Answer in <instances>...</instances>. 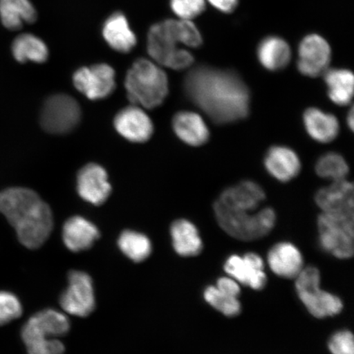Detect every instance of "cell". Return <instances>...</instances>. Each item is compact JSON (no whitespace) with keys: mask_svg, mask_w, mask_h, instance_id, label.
I'll list each match as a JSON object with an SVG mask.
<instances>
[{"mask_svg":"<svg viewBox=\"0 0 354 354\" xmlns=\"http://www.w3.org/2000/svg\"><path fill=\"white\" fill-rule=\"evenodd\" d=\"M184 88L188 98L216 124L241 121L250 113L249 88L232 71L197 66L185 77Z\"/></svg>","mask_w":354,"mask_h":354,"instance_id":"obj_1","label":"cell"},{"mask_svg":"<svg viewBox=\"0 0 354 354\" xmlns=\"http://www.w3.org/2000/svg\"><path fill=\"white\" fill-rule=\"evenodd\" d=\"M0 212L15 229L21 245L38 249L50 236L54 220L50 206L34 190L12 187L0 193Z\"/></svg>","mask_w":354,"mask_h":354,"instance_id":"obj_2","label":"cell"},{"mask_svg":"<svg viewBox=\"0 0 354 354\" xmlns=\"http://www.w3.org/2000/svg\"><path fill=\"white\" fill-rule=\"evenodd\" d=\"M180 44L192 48L201 46V35L192 20L168 19L153 25L149 30L148 54L159 66L183 70L193 64V55L179 48Z\"/></svg>","mask_w":354,"mask_h":354,"instance_id":"obj_3","label":"cell"},{"mask_svg":"<svg viewBox=\"0 0 354 354\" xmlns=\"http://www.w3.org/2000/svg\"><path fill=\"white\" fill-rule=\"evenodd\" d=\"M128 99L134 105L152 109L163 103L168 95V78L153 60L137 59L125 79Z\"/></svg>","mask_w":354,"mask_h":354,"instance_id":"obj_4","label":"cell"},{"mask_svg":"<svg viewBox=\"0 0 354 354\" xmlns=\"http://www.w3.org/2000/svg\"><path fill=\"white\" fill-rule=\"evenodd\" d=\"M214 212L220 227L230 236L243 241L263 238L276 224V212L271 207L263 209L233 207L214 203Z\"/></svg>","mask_w":354,"mask_h":354,"instance_id":"obj_5","label":"cell"},{"mask_svg":"<svg viewBox=\"0 0 354 354\" xmlns=\"http://www.w3.org/2000/svg\"><path fill=\"white\" fill-rule=\"evenodd\" d=\"M70 330L68 318L54 309L35 314L21 330V338L29 354H64L65 347L57 337Z\"/></svg>","mask_w":354,"mask_h":354,"instance_id":"obj_6","label":"cell"},{"mask_svg":"<svg viewBox=\"0 0 354 354\" xmlns=\"http://www.w3.org/2000/svg\"><path fill=\"white\" fill-rule=\"evenodd\" d=\"M320 272L316 268L302 270L296 277V290L308 312L317 318L335 316L342 312V299L319 287Z\"/></svg>","mask_w":354,"mask_h":354,"instance_id":"obj_7","label":"cell"},{"mask_svg":"<svg viewBox=\"0 0 354 354\" xmlns=\"http://www.w3.org/2000/svg\"><path fill=\"white\" fill-rule=\"evenodd\" d=\"M317 225L323 250L340 259L351 258L354 250V216L322 212Z\"/></svg>","mask_w":354,"mask_h":354,"instance_id":"obj_8","label":"cell"},{"mask_svg":"<svg viewBox=\"0 0 354 354\" xmlns=\"http://www.w3.org/2000/svg\"><path fill=\"white\" fill-rule=\"evenodd\" d=\"M82 111L77 101L68 95H55L43 105L41 124L51 134L64 135L73 131L81 120Z\"/></svg>","mask_w":354,"mask_h":354,"instance_id":"obj_9","label":"cell"},{"mask_svg":"<svg viewBox=\"0 0 354 354\" xmlns=\"http://www.w3.org/2000/svg\"><path fill=\"white\" fill-rule=\"evenodd\" d=\"M68 286L60 297V305L66 313L86 317L94 311L95 299L90 276L86 272L73 271L68 275Z\"/></svg>","mask_w":354,"mask_h":354,"instance_id":"obj_10","label":"cell"},{"mask_svg":"<svg viewBox=\"0 0 354 354\" xmlns=\"http://www.w3.org/2000/svg\"><path fill=\"white\" fill-rule=\"evenodd\" d=\"M73 84L88 100L105 99L116 87L115 71L106 64L83 66L74 73Z\"/></svg>","mask_w":354,"mask_h":354,"instance_id":"obj_11","label":"cell"},{"mask_svg":"<svg viewBox=\"0 0 354 354\" xmlns=\"http://www.w3.org/2000/svg\"><path fill=\"white\" fill-rule=\"evenodd\" d=\"M330 55V46L324 39L317 35H308L299 48V73L309 77L321 76L328 68Z\"/></svg>","mask_w":354,"mask_h":354,"instance_id":"obj_12","label":"cell"},{"mask_svg":"<svg viewBox=\"0 0 354 354\" xmlns=\"http://www.w3.org/2000/svg\"><path fill=\"white\" fill-rule=\"evenodd\" d=\"M224 268L234 281L251 289L262 290L267 283L263 261L258 254L249 253L243 257H229Z\"/></svg>","mask_w":354,"mask_h":354,"instance_id":"obj_13","label":"cell"},{"mask_svg":"<svg viewBox=\"0 0 354 354\" xmlns=\"http://www.w3.org/2000/svg\"><path fill=\"white\" fill-rule=\"evenodd\" d=\"M114 127L124 138L135 143L145 142L153 132L151 119L142 108L134 104L119 111Z\"/></svg>","mask_w":354,"mask_h":354,"instance_id":"obj_14","label":"cell"},{"mask_svg":"<svg viewBox=\"0 0 354 354\" xmlns=\"http://www.w3.org/2000/svg\"><path fill=\"white\" fill-rule=\"evenodd\" d=\"M77 184L80 196L91 205H103L110 196L107 171L96 163H88L80 170Z\"/></svg>","mask_w":354,"mask_h":354,"instance_id":"obj_15","label":"cell"},{"mask_svg":"<svg viewBox=\"0 0 354 354\" xmlns=\"http://www.w3.org/2000/svg\"><path fill=\"white\" fill-rule=\"evenodd\" d=\"M353 197V185L345 179L318 190L315 201L324 214L354 216Z\"/></svg>","mask_w":354,"mask_h":354,"instance_id":"obj_16","label":"cell"},{"mask_svg":"<svg viewBox=\"0 0 354 354\" xmlns=\"http://www.w3.org/2000/svg\"><path fill=\"white\" fill-rule=\"evenodd\" d=\"M241 294L239 283L232 277H221L216 286H211L205 290V299L212 308L227 317L237 316L241 313V305L238 297Z\"/></svg>","mask_w":354,"mask_h":354,"instance_id":"obj_17","label":"cell"},{"mask_svg":"<svg viewBox=\"0 0 354 354\" xmlns=\"http://www.w3.org/2000/svg\"><path fill=\"white\" fill-rule=\"evenodd\" d=\"M264 166L270 175L281 183L295 178L301 171L297 153L286 146L275 145L270 148L265 155Z\"/></svg>","mask_w":354,"mask_h":354,"instance_id":"obj_18","label":"cell"},{"mask_svg":"<svg viewBox=\"0 0 354 354\" xmlns=\"http://www.w3.org/2000/svg\"><path fill=\"white\" fill-rule=\"evenodd\" d=\"M268 262L272 271L277 276L293 279L304 269L303 256L290 243H279L272 247L268 255Z\"/></svg>","mask_w":354,"mask_h":354,"instance_id":"obj_19","label":"cell"},{"mask_svg":"<svg viewBox=\"0 0 354 354\" xmlns=\"http://www.w3.org/2000/svg\"><path fill=\"white\" fill-rule=\"evenodd\" d=\"M100 236L98 228L81 216H72L63 228L64 245L75 253L91 249Z\"/></svg>","mask_w":354,"mask_h":354,"instance_id":"obj_20","label":"cell"},{"mask_svg":"<svg viewBox=\"0 0 354 354\" xmlns=\"http://www.w3.org/2000/svg\"><path fill=\"white\" fill-rule=\"evenodd\" d=\"M102 34L113 50L122 54L131 52L137 44L136 35L122 12H115L106 19Z\"/></svg>","mask_w":354,"mask_h":354,"instance_id":"obj_21","label":"cell"},{"mask_svg":"<svg viewBox=\"0 0 354 354\" xmlns=\"http://www.w3.org/2000/svg\"><path fill=\"white\" fill-rule=\"evenodd\" d=\"M172 128L178 138L190 146H201L209 140V127L196 113L183 111L172 119Z\"/></svg>","mask_w":354,"mask_h":354,"instance_id":"obj_22","label":"cell"},{"mask_svg":"<svg viewBox=\"0 0 354 354\" xmlns=\"http://www.w3.org/2000/svg\"><path fill=\"white\" fill-rule=\"evenodd\" d=\"M303 120L308 134L317 142H331L339 135V123L333 114L317 108H309L305 111Z\"/></svg>","mask_w":354,"mask_h":354,"instance_id":"obj_23","label":"cell"},{"mask_svg":"<svg viewBox=\"0 0 354 354\" xmlns=\"http://www.w3.org/2000/svg\"><path fill=\"white\" fill-rule=\"evenodd\" d=\"M265 198L264 190L259 184L252 180H243L223 190L216 201L225 205L258 209Z\"/></svg>","mask_w":354,"mask_h":354,"instance_id":"obj_24","label":"cell"},{"mask_svg":"<svg viewBox=\"0 0 354 354\" xmlns=\"http://www.w3.org/2000/svg\"><path fill=\"white\" fill-rule=\"evenodd\" d=\"M172 245L177 254L192 257L201 254L203 243L196 225L189 221L180 219L171 227Z\"/></svg>","mask_w":354,"mask_h":354,"instance_id":"obj_25","label":"cell"},{"mask_svg":"<svg viewBox=\"0 0 354 354\" xmlns=\"http://www.w3.org/2000/svg\"><path fill=\"white\" fill-rule=\"evenodd\" d=\"M37 19V12L30 0H0V20L4 28L19 30Z\"/></svg>","mask_w":354,"mask_h":354,"instance_id":"obj_26","label":"cell"},{"mask_svg":"<svg viewBox=\"0 0 354 354\" xmlns=\"http://www.w3.org/2000/svg\"><path fill=\"white\" fill-rule=\"evenodd\" d=\"M259 60L266 69L277 72L289 64L291 51L289 44L278 37L263 39L258 48Z\"/></svg>","mask_w":354,"mask_h":354,"instance_id":"obj_27","label":"cell"},{"mask_svg":"<svg viewBox=\"0 0 354 354\" xmlns=\"http://www.w3.org/2000/svg\"><path fill=\"white\" fill-rule=\"evenodd\" d=\"M327 94L334 104L347 106L353 96V74L346 69H330L324 73Z\"/></svg>","mask_w":354,"mask_h":354,"instance_id":"obj_28","label":"cell"},{"mask_svg":"<svg viewBox=\"0 0 354 354\" xmlns=\"http://www.w3.org/2000/svg\"><path fill=\"white\" fill-rule=\"evenodd\" d=\"M12 52L15 59L22 64L29 61L42 64L48 57L46 44L37 35L30 33L21 34L15 39Z\"/></svg>","mask_w":354,"mask_h":354,"instance_id":"obj_29","label":"cell"},{"mask_svg":"<svg viewBox=\"0 0 354 354\" xmlns=\"http://www.w3.org/2000/svg\"><path fill=\"white\" fill-rule=\"evenodd\" d=\"M118 246L122 253L136 263L143 262L152 253V243L145 234L125 231L121 234Z\"/></svg>","mask_w":354,"mask_h":354,"instance_id":"obj_30","label":"cell"},{"mask_svg":"<svg viewBox=\"0 0 354 354\" xmlns=\"http://www.w3.org/2000/svg\"><path fill=\"white\" fill-rule=\"evenodd\" d=\"M315 170L322 178L338 181L345 180L349 172L346 160L338 153L330 152L323 154L318 159Z\"/></svg>","mask_w":354,"mask_h":354,"instance_id":"obj_31","label":"cell"},{"mask_svg":"<svg viewBox=\"0 0 354 354\" xmlns=\"http://www.w3.org/2000/svg\"><path fill=\"white\" fill-rule=\"evenodd\" d=\"M21 302L15 295L0 291V326L8 324L21 316Z\"/></svg>","mask_w":354,"mask_h":354,"instance_id":"obj_32","label":"cell"},{"mask_svg":"<svg viewBox=\"0 0 354 354\" xmlns=\"http://www.w3.org/2000/svg\"><path fill=\"white\" fill-rule=\"evenodd\" d=\"M171 8L180 19L192 20L205 10V0H171Z\"/></svg>","mask_w":354,"mask_h":354,"instance_id":"obj_33","label":"cell"},{"mask_svg":"<svg viewBox=\"0 0 354 354\" xmlns=\"http://www.w3.org/2000/svg\"><path fill=\"white\" fill-rule=\"evenodd\" d=\"M329 349L332 354H354L353 336L351 331L342 330L330 339Z\"/></svg>","mask_w":354,"mask_h":354,"instance_id":"obj_34","label":"cell"},{"mask_svg":"<svg viewBox=\"0 0 354 354\" xmlns=\"http://www.w3.org/2000/svg\"><path fill=\"white\" fill-rule=\"evenodd\" d=\"M209 1L212 6L225 12H232L237 4V0H209Z\"/></svg>","mask_w":354,"mask_h":354,"instance_id":"obj_35","label":"cell"},{"mask_svg":"<svg viewBox=\"0 0 354 354\" xmlns=\"http://www.w3.org/2000/svg\"><path fill=\"white\" fill-rule=\"evenodd\" d=\"M347 123L351 128V131L353 130V125H354V115H353V109L351 108V110H349V113H348L347 116Z\"/></svg>","mask_w":354,"mask_h":354,"instance_id":"obj_36","label":"cell"}]
</instances>
